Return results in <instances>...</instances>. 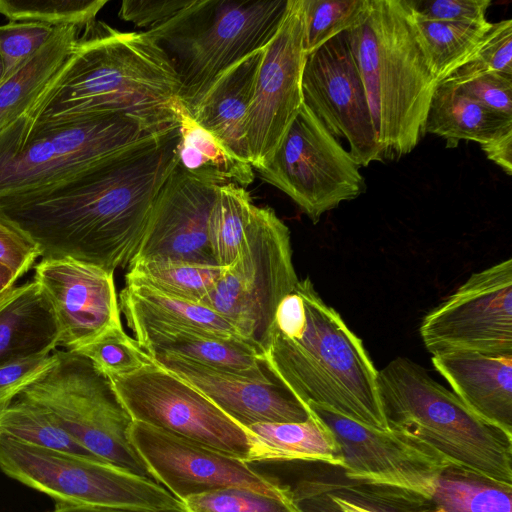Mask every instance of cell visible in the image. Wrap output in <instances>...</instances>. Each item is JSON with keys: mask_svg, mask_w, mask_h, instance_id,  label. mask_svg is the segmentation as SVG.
Here are the masks:
<instances>
[{"mask_svg": "<svg viewBox=\"0 0 512 512\" xmlns=\"http://www.w3.org/2000/svg\"><path fill=\"white\" fill-rule=\"evenodd\" d=\"M178 125L48 189L0 201V218L42 259L128 267L152 204L177 165Z\"/></svg>", "mask_w": 512, "mask_h": 512, "instance_id": "6da1fadb", "label": "cell"}, {"mask_svg": "<svg viewBox=\"0 0 512 512\" xmlns=\"http://www.w3.org/2000/svg\"><path fill=\"white\" fill-rule=\"evenodd\" d=\"M81 32L73 54L18 117L62 123L114 114L158 127L178 124V77L145 31L96 20Z\"/></svg>", "mask_w": 512, "mask_h": 512, "instance_id": "7a4b0ae2", "label": "cell"}, {"mask_svg": "<svg viewBox=\"0 0 512 512\" xmlns=\"http://www.w3.org/2000/svg\"><path fill=\"white\" fill-rule=\"evenodd\" d=\"M296 290L305 323L292 336L273 331L263 362L304 406L317 404L362 423L391 431L381 406L377 373L362 340L326 304L310 278Z\"/></svg>", "mask_w": 512, "mask_h": 512, "instance_id": "3957f363", "label": "cell"}, {"mask_svg": "<svg viewBox=\"0 0 512 512\" xmlns=\"http://www.w3.org/2000/svg\"><path fill=\"white\" fill-rule=\"evenodd\" d=\"M347 34L383 160H398L425 135L438 84L410 8L406 0H370L364 19Z\"/></svg>", "mask_w": 512, "mask_h": 512, "instance_id": "277c9868", "label": "cell"}, {"mask_svg": "<svg viewBox=\"0 0 512 512\" xmlns=\"http://www.w3.org/2000/svg\"><path fill=\"white\" fill-rule=\"evenodd\" d=\"M390 430L430 446L453 465L512 485V434L482 419L405 357L377 373Z\"/></svg>", "mask_w": 512, "mask_h": 512, "instance_id": "5b68a950", "label": "cell"}, {"mask_svg": "<svg viewBox=\"0 0 512 512\" xmlns=\"http://www.w3.org/2000/svg\"><path fill=\"white\" fill-rule=\"evenodd\" d=\"M288 5L289 0H193L145 31L171 62L179 99L189 112L220 75L271 41Z\"/></svg>", "mask_w": 512, "mask_h": 512, "instance_id": "8992f818", "label": "cell"}, {"mask_svg": "<svg viewBox=\"0 0 512 512\" xmlns=\"http://www.w3.org/2000/svg\"><path fill=\"white\" fill-rule=\"evenodd\" d=\"M176 126L114 114L62 123L17 117L0 129V201L53 187Z\"/></svg>", "mask_w": 512, "mask_h": 512, "instance_id": "52a82bcc", "label": "cell"}, {"mask_svg": "<svg viewBox=\"0 0 512 512\" xmlns=\"http://www.w3.org/2000/svg\"><path fill=\"white\" fill-rule=\"evenodd\" d=\"M298 281L289 228L272 208L256 206L239 254L199 304L229 322L263 360L277 307Z\"/></svg>", "mask_w": 512, "mask_h": 512, "instance_id": "ba28073f", "label": "cell"}, {"mask_svg": "<svg viewBox=\"0 0 512 512\" xmlns=\"http://www.w3.org/2000/svg\"><path fill=\"white\" fill-rule=\"evenodd\" d=\"M53 354V365L17 397L46 410L93 456L151 478L129 440L132 419L110 379L77 352Z\"/></svg>", "mask_w": 512, "mask_h": 512, "instance_id": "9c48e42d", "label": "cell"}, {"mask_svg": "<svg viewBox=\"0 0 512 512\" xmlns=\"http://www.w3.org/2000/svg\"><path fill=\"white\" fill-rule=\"evenodd\" d=\"M0 469L56 503L141 509L184 510L155 480L94 456L33 445L0 435Z\"/></svg>", "mask_w": 512, "mask_h": 512, "instance_id": "30bf717a", "label": "cell"}, {"mask_svg": "<svg viewBox=\"0 0 512 512\" xmlns=\"http://www.w3.org/2000/svg\"><path fill=\"white\" fill-rule=\"evenodd\" d=\"M359 168L303 103L270 161L255 171L317 223L324 213L364 192Z\"/></svg>", "mask_w": 512, "mask_h": 512, "instance_id": "8fae6325", "label": "cell"}, {"mask_svg": "<svg viewBox=\"0 0 512 512\" xmlns=\"http://www.w3.org/2000/svg\"><path fill=\"white\" fill-rule=\"evenodd\" d=\"M109 379L132 421L247 462L250 445L245 428L191 384L152 361L132 373Z\"/></svg>", "mask_w": 512, "mask_h": 512, "instance_id": "7c38bea8", "label": "cell"}, {"mask_svg": "<svg viewBox=\"0 0 512 512\" xmlns=\"http://www.w3.org/2000/svg\"><path fill=\"white\" fill-rule=\"evenodd\" d=\"M419 332L433 355H512V259L473 273L424 316Z\"/></svg>", "mask_w": 512, "mask_h": 512, "instance_id": "4fadbf2b", "label": "cell"}, {"mask_svg": "<svg viewBox=\"0 0 512 512\" xmlns=\"http://www.w3.org/2000/svg\"><path fill=\"white\" fill-rule=\"evenodd\" d=\"M128 437L151 478L181 502L232 486L290 500L287 488L274 478L199 442L136 421L131 422Z\"/></svg>", "mask_w": 512, "mask_h": 512, "instance_id": "5bb4252c", "label": "cell"}, {"mask_svg": "<svg viewBox=\"0 0 512 512\" xmlns=\"http://www.w3.org/2000/svg\"><path fill=\"white\" fill-rule=\"evenodd\" d=\"M304 21L302 0H289L286 15L264 47L245 119L249 162L267 164L303 105Z\"/></svg>", "mask_w": 512, "mask_h": 512, "instance_id": "9a60e30c", "label": "cell"}, {"mask_svg": "<svg viewBox=\"0 0 512 512\" xmlns=\"http://www.w3.org/2000/svg\"><path fill=\"white\" fill-rule=\"evenodd\" d=\"M306 407L331 432L352 482L396 487L427 500L436 475L452 464L409 435L366 426L325 406Z\"/></svg>", "mask_w": 512, "mask_h": 512, "instance_id": "2e32d148", "label": "cell"}, {"mask_svg": "<svg viewBox=\"0 0 512 512\" xmlns=\"http://www.w3.org/2000/svg\"><path fill=\"white\" fill-rule=\"evenodd\" d=\"M302 95L327 131L347 141L348 152L360 167L384 161L347 31L306 56Z\"/></svg>", "mask_w": 512, "mask_h": 512, "instance_id": "e0dca14e", "label": "cell"}, {"mask_svg": "<svg viewBox=\"0 0 512 512\" xmlns=\"http://www.w3.org/2000/svg\"><path fill=\"white\" fill-rule=\"evenodd\" d=\"M217 187L176 165L152 204L130 264L169 259L216 265L209 246L208 219Z\"/></svg>", "mask_w": 512, "mask_h": 512, "instance_id": "ac0fdd59", "label": "cell"}, {"mask_svg": "<svg viewBox=\"0 0 512 512\" xmlns=\"http://www.w3.org/2000/svg\"><path fill=\"white\" fill-rule=\"evenodd\" d=\"M34 268L59 323L58 346L73 351L122 326L114 272L71 259H42Z\"/></svg>", "mask_w": 512, "mask_h": 512, "instance_id": "d6986e66", "label": "cell"}, {"mask_svg": "<svg viewBox=\"0 0 512 512\" xmlns=\"http://www.w3.org/2000/svg\"><path fill=\"white\" fill-rule=\"evenodd\" d=\"M149 358L191 384L243 428L257 423L304 422L310 417L307 407L278 380L258 381L179 357Z\"/></svg>", "mask_w": 512, "mask_h": 512, "instance_id": "ffe728a7", "label": "cell"}, {"mask_svg": "<svg viewBox=\"0 0 512 512\" xmlns=\"http://www.w3.org/2000/svg\"><path fill=\"white\" fill-rule=\"evenodd\" d=\"M432 364L471 411L512 434V355L454 351Z\"/></svg>", "mask_w": 512, "mask_h": 512, "instance_id": "44dd1931", "label": "cell"}, {"mask_svg": "<svg viewBox=\"0 0 512 512\" xmlns=\"http://www.w3.org/2000/svg\"><path fill=\"white\" fill-rule=\"evenodd\" d=\"M131 331L149 355L179 357L258 381L276 380L244 340L170 326H142Z\"/></svg>", "mask_w": 512, "mask_h": 512, "instance_id": "7402d4cb", "label": "cell"}, {"mask_svg": "<svg viewBox=\"0 0 512 512\" xmlns=\"http://www.w3.org/2000/svg\"><path fill=\"white\" fill-rule=\"evenodd\" d=\"M59 338L53 307L35 279L14 287L0 301V367L49 355Z\"/></svg>", "mask_w": 512, "mask_h": 512, "instance_id": "603a6c76", "label": "cell"}, {"mask_svg": "<svg viewBox=\"0 0 512 512\" xmlns=\"http://www.w3.org/2000/svg\"><path fill=\"white\" fill-rule=\"evenodd\" d=\"M263 54L264 48L230 67L211 84L189 112L200 126L248 163L245 119Z\"/></svg>", "mask_w": 512, "mask_h": 512, "instance_id": "cb8c5ba5", "label": "cell"}, {"mask_svg": "<svg viewBox=\"0 0 512 512\" xmlns=\"http://www.w3.org/2000/svg\"><path fill=\"white\" fill-rule=\"evenodd\" d=\"M512 130V118L494 112L464 93L449 80L439 82L430 100L424 132L446 140L447 148L461 140L480 145Z\"/></svg>", "mask_w": 512, "mask_h": 512, "instance_id": "d4e9b609", "label": "cell"}, {"mask_svg": "<svg viewBox=\"0 0 512 512\" xmlns=\"http://www.w3.org/2000/svg\"><path fill=\"white\" fill-rule=\"evenodd\" d=\"M245 430L250 445L247 463L304 461L343 467L331 432L312 413L304 422L257 423Z\"/></svg>", "mask_w": 512, "mask_h": 512, "instance_id": "484cf974", "label": "cell"}, {"mask_svg": "<svg viewBox=\"0 0 512 512\" xmlns=\"http://www.w3.org/2000/svg\"><path fill=\"white\" fill-rule=\"evenodd\" d=\"M119 307L130 329L170 326L244 340L229 322L208 307L145 285L126 284L119 294Z\"/></svg>", "mask_w": 512, "mask_h": 512, "instance_id": "4316f807", "label": "cell"}, {"mask_svg": "<svg viewBox=\"0 0 512 512\" xmlns=\"http://www.w3.org/2000/svg\"><path fill=\"white\" fill-rule=\"evenodd\" d=\"M175 111L179 129L177 165L181 169L215 186L236 184L245 188L254 181L250 163L239 159L213 133L200 126L180 100Z\"/></svg>", "mask_w": 512, "mask_h": 512, "instance_id": "83f0119b", "label": "cell"}, {"mask_svg": "<svg viewBox=\"0 0 512 512\" xmlns=\"http://www.w3.org/2000/svg\"><path fill=\"white\" fill-rule=\"evenodd\" d=\"M81 31L75 25L55 27L45 44L0 84V129L21 115L52 81L75 51Z\"/></svg>", "mask_w": 512, "mask_h": 512, "instance_id": "f1b7e54d", "label": "cell"}, {"mask_svg": "<svg viewBox=\"0 0 512 512\" xmlns=\"http://www.w3.org/2000/svg\"><path fill=\"white\" fill-rule=\"evenodd\" d=\"M410 512H512V485L449 464L434 478L428 499Z\"/></svg>", "mask_w": 512, "mask_h": 512, "instance_id": "f546056e", "label": "cell"}, {"mask_svg": "<svg viewBox=\"0 0 512 512\" xmlns=\"http://www.w3.org/2000/svg\"><path fill=\"white\" fill-rule=\"evenodd\" d=\"M408 6L437 83L469 60L492 27L487 19L458 22L430 20Z\"/></svg>", "mask_w": 512, "mask_h": 512, "instance_id": "4dcf8cb0", "label": "cell"}, {"mask_svg": "<svg viewBox=\"0 0 512 512\" xmlns=\"http://www.w3.org/2000/svg\"><path fill=\"white\" fill-rule=\"evenodd\" d=\"M225 267L169 259L132 263L126 284L145 285L186 301H200L214 288Z\"/></svg>", "mask_w": 512, "mask_h": 512, "instance_id": "1f68e13d", "label": "cell"}, {"mask_svg": "<svg viewBox=\"0 0 512 512\" xmlns=\"http://www.w3.org/2000/svg\"><path fill=\"white\" fill-rule=\"evenodd\" d=\"M256 205L245 188L218 186L208 219V240L216 265L227 267L239 254Z\"/></svg>", "mask_w": 512, "mask_h": 512, "instance_id": "d6a6232c", "label": "cell"}, {"mask_svg": "<svg viewBox=\"0 0 512 512\" xmlns=\"http://www.w3.org/2000/svg\"><path fill=\"white\" fill-rule=\"evenodd\" d=\"M0 435L45 448L93 456L46 410L20 397L0 406Z\"/></svg>", "mask_w": 512, "mask_h": 512, "instance_id": "836d02e7", "label": "cell"}, {"mask_svg": "<svg viewBox=\"0 0 512 512\" xmlns=\"http://www.w3.org/2000/svg\"><path fill=\"white\" fill-rule=\"evenodd\" d=\"M306 56L359 24L370 0H302Z\"/></svg>", "mask_w": 512, "mask_h": 512, "instance_id": "e575fe53", "label": "cell"}, {"mask_svg": "<svg viewBox=\"0 0 512 512\" xmlns=\"http://www.w3.org/2000/svg\"><path fill=\"white\" fill-rule=\"evenodd\" d=\"M107 0H0V15L11 22H37L81 30L96 21Z\"/></svg>", "mask_w": 512, "mask_h": 512, "instance_id": "d590c367", "label": "cell"}, {"mask_svg": "<svg viewBox=\"0 0 512 512\" xmlns=\"http://www.w3.org/2000/svg\"><path fill=\"white\" fill-rule=\"evenodd\" d=\"M73 351L87 357L108 378L132 373L151 361L122 326L109 329Z\"/></svg>", "mask_w": 512, "mask_h": 512, "instance_id": "8d00e7d4", "label": "cell"}, {"mask_svg": "<svg viewBox=\"0 0 512 512\" xmlns=\"http://www.w3.org/2000/svg\"><path fill=\"white\" fill-rule=\"evenodd\" d=\"M187 512H296L290 500L244 487H224L187 497Z\"/></svg>", "mask_w": 512, "mask_h": 512, "instance_id": "74e56055", "label": "cell"}, {"mask_svg": "<svg viewBox=\"0 0 512 512\" xmlns=\"http://www.w3.org/2000/svg\"><path fill=\"white\" fill-rule=\"evenodd\" d=\"M487 73L512 76L511 19L492 23L476 52L445 80L460 84Z\"/></svg>", "mask_w": 512, "mask_h": 512, "instance_id": "f35d334b", "label": "cell"}, {"mask_svg": "<svg viewBox=\"0 0 512 512\" xmlns=\"http://www.w3.org/2000/svg\"><path fill=\"white\" fill-rule=\"evenodd\" d=\"M54 28L42 23L25 21H9L5 25H0V57L3 63L1 83L45 44Z\"/></svg>", "mask_w": 512, "mask_h": 512, "instance_id": "ab89813d", "label": "cell"}, {"mask_svg": "<svg viewBox=\"0 0 512 512\" xmlns=\"http://www.w3.org/2000/svg\"><path fill=\"white\" fill-rule=\"evenodd\" d=\"M457 85L486 108L512 118V76L487 73Z\"/></svg>", "mask_w": 512, "mask_h": 512, "instance_id": "60d3db41", "label": "cell"}, {"mask_svg": "<svg viewBox=\"0 0 512 512\" xmlns=\"http://www.w3.org/2000/svg\"><path fill=\"white\" fill-rule=\"evenodd\" d=\"M417 14L436 21H483L490 0H407Z\"/></svg>", "mask_w": 512, "mask_h": 512, "instance_id": "b9f144b4", "label": "cell"}, {"mask_svg": "<svg viewBox=\"0 0 512 512\" xmlns=\"http://www.w3.org/2000/svg\"><path fill=\"white\" fill-rule=\"evenodd\" d=\"M53 352L0 367V406L11 402L54 363Z\"/></svg>", "mask_w": 512, "mask_h": 512, "instance_id": "7bdbcfd3", "label": "cell"}, {"mask_svg": "<svg viewBox=\"0 0 512 512\" xmlns=\"http://www.w3.org/2000/svg\"><path fill=\"white\" fill-rule=\"evenodd\" d=\"M193 0H125L118 16L136 27L151 30L186 8Z\"/></svg>", "mask_w": 512, "mask_h": 512, "instance_id": "ee69618b", "label": "cell"}, {"mask_svg": "<svg viewBox=\"0 0 512 512\" xmlns=\"http://www.w3.org/2000/svg\"><path fill=\"white\" fill-rule=\"evenodd\" d=\"M38 257L40 255L37 247L0 218V265L9 268L21 278Z\"/></svg>", "mask_w": 512, "mask_h": 512, "instance_id": "f6af8a7d", "label": "cell"}, {"mask_svg": "<svg viewBox=\"0 0 512 512\" xmlns=\"http://www.w3.org/2000/svg\"><path fill=\"white\" fill-rule=\"evenodd\" d=\"M296 512H344L333 495L312 480H301L295 486H285Z\"/></svg>", "mask_w": 512, "mask_h": 512, "instance_id": "bcb514c9", "label": "cell"}, {"mask_svg": "<svg viewBox=\"0 0 512 512\" xmlns=\"http://www.w3.org/2000/svg\"><path fill=\"white\" fill-rule=\"evenodd\" d=\"M480 147L489 160L498 165L508 176L512 175V130Z\"/></svg>", "mask_w": 512, "mask_h": 512, "instance_id": "7dc6e473", "label": "cell"}, {"mask_svg": "<svg viewBox=\"0 0 512 512\" xmlns=\"http://www.w3.org/2000/svg\"><path fill=\"white\" fill-rule=\"evenodd\" d=\"M50 512H187V511L185 509L184 510H171V511H152V510H141V509L113 508V507H102V506L56 503L55 508Z\"/></svg>", "mask_w": 512, "mask_h": 512, "instance_id": "c3c4849f", "label": "cell"}, {"mask_svg": "<svg viewBox=\"0 0 512 512\" xmlns=\"http://www.w3.org/2000/svg\"><path fill=\"white\" fill-rule=\"evenodd\" d=\"M18 279L12 270L0 265V301L15 287Z\"/></svg>", "mask_w": 512, "mask_h": 512, "instance_id": "681fc988", "label": "cell"}, {"mask_svg": "<svg viewBox=\"0 0 512 512\" xmlns=\"http://www.w3.org/2000/svg\"><path fill=\"white\" fill-rule=\"evenodd\" d=\"M332 494V493H331ZM334 500L344 512H379L362 505L351 502L345 498L332 494Z\"/></svg>", "mask_w": 512, "mask_h": 512, "instance_id": "f907efd6", "label": "cell"}, {"mask_svg": "<svg viewBox=\"0 0 512 512\" xmlns=\"http://www.w3.org/2000/svg\"><path fill=\"white\" fill-rule=\"evenodd\" d=\"M2 77H3V63H2V60L0 57V83L2 81Z\"/></svg>", "mask_w": 512, "mask_h": 512, "instance_id": "816d5d0a", "label": "cell"}]
</instances>
